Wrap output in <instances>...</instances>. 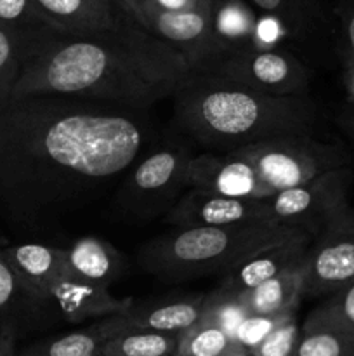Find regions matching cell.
Segmentation results:
<instances>
[{
	"label": "cell",
	"instance_id": "37",
	"mask_svg": "<svg viewBox=\"0 0 354 356\" xmlns=\"http://www.w3.org/2000/svg\"><path fill=\"white\" fill-rule=\"evenodd\" d=\"M224 356H252V353H250V351H246V350H243V348L236 346V344H235V348H233L231 351H228V353H226Z\"/></svg>",
	"mask_w": 354,
	"mask_h": 356
},
{
	"label": "cell",
	"instance_id": "6",
	"mask_svg": "<svg viewBox=\"0 0 354 356\" xmlns=\"http://www.w3.org/2000/svg\"><path fill=\"white\" fill-rule=\"evenodd\" d=\"M193 156L189 148L180 145L146 153L118 184L115 209L137 221L165 218L186 193V172Z\"/></svg>",
	"mask_w": 354,
	"mask_h": 356
},
{
	"label": "cell",
	"instance_id": "40",
	"mask_svg": "<svg viewBox=\"0 0 354 356\" xmlns=\"http://www.w3.org/2000/svg\"><path fill=\"white\" fill-rule=\"evenodd\" d=\"M174 356H180V355H174Z\"/></svg>",
	"mask_w": 354,
	"mask_h": 356
},
{
	"label": "cell",
	"instance_id": "21",
	"mask_svg": "<svg viewBox=\"0 0 354 356\" xmlns=\"http://www.w3.org/2000/svg\"><path fill=\"white\" fill-rule=\"evenodd\" d=\"M212 28L221 56L245 51V49H255V19L252 13L236 0L221 3L215 0Z\"/></svg>",
	"mask_w": 354,
	"mask_h": 356
},
{
	"label": "cell",
	"instance_id": "25",
	"mask_svg": "<svg viewBox=\"0 0 354 356\" xmlns=\"http://www.w3.org/2000/svg\"><path fill=\"white\" fill-rule=\"evenodd\" d=\"M248 316L250 313L242 296L231 294V292L224 291L221 287L205 294L201 320L224 330L231 339L235 336L236 329Z\"/></svg>",
	"mask_w": 354,
	"mask_h": 356
},
{
	"label": "cell",
	"instance_id": "14",
	"mask_svg": "<svg viewBox=\"0 0 354 356\" xmlns=\"http://www.w3.org/2000/svg\"><path fill=\"white\" fill-rule=\"evenodd\" d=\"M311 243V236L297 229L285 238L260 247L259 250L248 254L231 270L226 271L219 287L236 296L245 294L301 261Z\"/></svg>",
	"mask_w": 354,
	"mask_h": 356
},
{
	"label": "cell",
	"instance_id": "11",
	"mask_svg": "<svg viewBox=\"0 0 354 356\" xmlns=\"http://www.w3.org/2000/svg\"><path fill=\"white\" fill-rule=\"evenodd\" d=\"M304 270V294L309 298H328L354 282V209L347 207L312 240Z\"/></svg>",
	"mask_w": 354,
	"mask_h": 356
},
{
	"label": "cell",
	"instance_id": "27",
	"mask_svg": "<svg viewBox=\"0 0 354 356\" xmlns=\"http://www.w3.org/2000/svg\"><path fill=\"white\" fill-rule=\"evenodd\" d=\"M24 42L14 31L0 26V115L10 103L21 73Z\"/></svg>",
	"mask_w": 354,
	"mask_h": 356
},
{
	"label": "cell",
	"instance_id": "18",
	"mask_svg": "<svg viewBox=\"0 0 354 356\" xmlns=\"http://www.w3.org/2000/svg\"><path fill=\"white\" fill-rule=\"evenodd\" d=\"M51 322L0 249V327H14L19 337L21 332L38 329Z\"/></svg>",
	"mask_w": 354,
	"mask_h": 356
},
{
	"label": "cell",
	"instance_id": "32",
	"mask_svg": "<svg viewBox=\"0 0 354 356\" xmlns=\"http://www.w3.org/2000/svg\"><path fill=\"white\" fill-rule=\"evenodd\" d=\"M340 30H342V58L354 61V0H346L339 9Z\"/></svg>",
	"mask_w": 354,
	"mask_h": 356
},
{
	"label": "cell",
	"instance_id": "29",
	"mask_svg": "<svg viewBox=\"0 0 354 356\" xmlns=\"http://www.w3.org/2000/svg\"><path fill=\"white\" fill-rule=\"evenodd\" d=\"M309 315L319 322L354 334V282L330 294Z\"/></svg>",
	"mask_w": 354,
	"mask_h": 356
},
{
	"label": "cell",
	"instance_id": "8",
	"mask_svg": "<svg viewBox=\"0 0 354 356\" xmlns=\"http://www.w3.org/2000/svg\"><path fill=\"white\" fill-rule=\"evenodd\" d=\"M354 172L351 167L332 170L302 186L290 188L267 198V211L274 226L294 228L318 238L326 226L347 207Z\"/></svg>",
	"mask_w": 354,
	"mask_h": 356
},
{
	"label": "cell",
	"instance_id": "36",
	"mask_svg": "<svg viewBox=\"0 0 354 356\" xmlns=\"http://www.w3.org/2000/svg\"><path fill=\"white\" fill-rule=\"evenodd\" d=\"M337 122H339L340 129L346 132L347 138H349L351 143L354 145V110L349 106V104H346V106L342 108V111L339 113Z\"/></svg>",
	"mask_w": 354,
	"mask_h": 356
},
{
	"label": "cell",
	"instance_id": "33",
	"mask_svg": "<svg viewBox=\"0 0 354 356\" xmlns=\"http://www.w3.org/2000/svg\"><path fill=\"white\" fill-rule=\"evenodd\" d=\"M17 332L14 327H0V356H16L17 355Z\"/></svg>",
	"mask_w": 354,
	"mask_h": 356
},
{
	"label": "cell",
	"instance_id": "35",
	"mask_svg": "<svg viewBox=\"0 0 354 356\" xmlns=\"http://www.w3.org/2000/svg\"><path fill=\"white\" fill-rule=\"evenodd\" d=\"M151 2L167 10H189L200 6L205 0H151Z\"/></svg>",
	"mask_w": 354,
	"mask_h": 356
},
{
	"label": "cell",
	"instance_id": "20",
	"mask_svg": "<svg viewBox=\"0 0 354 356\" xmlns=\"http://www.w3.org/2000/svg\"><path fill=\"white\" fill-rule=\"evenodd\" d=\"M120 334V320L113 315L85 329L37 341L17 351L16 356H99L101 348Z\"/></svg>",
	"mask_w": 354,
	"mask_h": 356
},
{
	"label": "cell",
	"instance_id": "2",
	"mask_svg": "<svg viewBox=\"0 0 354 356\" xmlns=\"http://www.w3.org/2000/svg\"><path fill=\"white\" fill-rule=\"evenodd\" d=\"M191 73L183 54L130 16L83 37L59 35L23 56L12 97L54 94L148 111L174 97Z\"/></svg>",
	"mask_w": 354,
	"mask_h": 356
},
{
	"label": "cell",
	"instance_id": "19",
	"mask_svg": "<svg viewBox=\"0 0 354 356\" xmlns=\"http://www.w3.org/2000/svg\"><path fill=\"white\" fill-rule=\"evenodd\" d=\"M305 257V256H304ZM304 257L259 287L242 294L250 315H278L297 312L304 294Z\"/></svg>",
	"mask_w": 354,
	"mask_h": 356
},
{
	"label": "cell",
	"instance_id": "30",
	"mask_svg": "<svg viewBox=\"0 0 354 356\" xmlns=\"http://www.w3.org/2000/svg\"><path fill=\"white\" fill-rule=\"evenodd\" d=\"M294 315H297V312L278 313V315H250L236 329L233 343L252 353L266 337H269L278 327L283 325Z\"/></svg>",
	"mask_w": 354,
	"mask_h": 356
},
{
	"label": "cell",
	"instance_id": "12",
	"mask_svg": "<svg viewBox=\"0 0 354 356\" xmlns=\"http://www.w3.org/2000/svg\"><path fill=\"white\" fill-rule=\"evenodd\" d=\"M163 221L177 229L243 225L274 226L266 200H242L201 190H186L179 202L167 212Z\"/></svg>",
	"mask_w": 354,
	"mask_h": 356
},
{
	"label": "cell",
	"instance_id": "3",
	"mask_svg": "<svg viewBox=\"0 0 354 356\" xmlns=\"http://www.w3.org/2000/svg\"><path fill=\"white\" fill-rule=\"evenodd\" d=\"M172 99L174 124L214 153L287 136H312L318 122L309 94L266 96L207 73L191 72Z\"/></svg>",
	"mask_w": 354,
	"mask_h": 356
},
{
	"label": "cell",
	"instance_id": "15",
	"mask_svg": "<svg viewBox=\"0 0 354 356\" xmlns=\"http://www.w3.org/2000/svg\"><path fill=\"white\" fill-rule=\"evenodd\" d=\"M203 294L187 298L160 299L132 305L118 315L124 332H160L180 336L196 325L203 316Z\"/></svg>",
	"mask_w": 354,
	"mask_h": 356
},
{
	"label": "cell",
	"instance_id": "23",
	"mask_svg": "<svg viewBox=\"0 0 354 356\" xmlns=\"http://www.w3.org/2000/svg\"><path fill=\"white\" fill-rule=\"evenodd\" d=\"M179 337L160 332H124L108 341L99 356H174Z\"/></svg>",
	"mask_w": 354,
	"mask_h": 356
},
{
	"label": "cell",
	"instance_id": "10",
	"mask_svg": "<svg viewBox=\"0 0 354 356\" xmlns=\"http://www.w3.org/2000/svg\"><path fill=\"white\" fill-rule=\"evenodd\" d=\"M214 3L205 0L189 10H167L142 0L134 19L186 59L193 73H205L221 56L214 38Z\"/></svg>",
	"mask_w": 354,
	"mask_h": 356
},
{
	"label": "cell",
	"instance_id": "9",
	"mask_svg": "<svg viewBox=\"0 0 354 356\" xmlns=\"http://www.w3.org/2000/svg\"><path fill=\"white\" fill-rule=\"evenodd\" d=\"M207 75L235 82L266 96H305L311 72L290 52L280 49H245L221 56Z\"/></svg>",
	"mask_w": 354,
	"mask_h": 356
},
{
	"label": "cell",
	"instance_id": "26",
	"mask_svg": "<svg viewBox=\"0 0 354 356\" xmlns=\"http://www.w3.org/2000/svg\"><path fill=\"white\" fill-rule=\"evenodd\" d=\"M235 348L231 337L212 323L200 322L180 334L177 351L180 356H224Z\"/></svg>",
	"mask_w": 354,
	"mask_h": 356
},
{
	"label": "cell",
	"instance_id": "22",
	"mask_svg": "<svg viewBox=\"0 0 354 356\" xmlns=\"http://www.w3.org/2000/svg\"><path fill=\"white\" fill-rule=\"evenodd\" d=\"M294 356H354V334L307 315Z\"/></svg>",
	"mask_w": 354,
	"mask_h": 356
},
{
	"label": "cell",
	"instance_id": "34",
	"mask_svg": "<svg viewBox=\"0 0 354 356\" xmlns=\"http://www.w3.org/2000/svg\"><path fill=\"white\" fill-rule=\"evenodd\" d=\"M342 75L347 90V104L354 110V61L342 58Z\"/></svg>",
	"mask_w": 354,
	"mask_h": 356
},
{
	"label": "cell",
	"instance_id": "4",
	"mask_svg": "<svg viewBox=\"0 0 354 356\" xmlns=\"http://www.w3.org/2000/svg\"><path fill=\"white\" fill-rule=\"evenodd\" d=\"M294 232L297 229L264 225L176 228L146 242L137 261L142 270L163 282L222 277L243 257Z\"/></svg>",
	"mask_w": 354,
	"mask_h": 356
},
{
	"label": "cell",
	"instance_id": "7",
	"mask_svg": "<svg viewBox=\"0 0 354 356\" xmlns=\"http://www.w3.org/2000/svg\"><path fill=\"white\" fill-rule=\"evenodd\" d=\"M248 160L262 183L274 193L302 186L332 170L351 167L346 149L314 136H287L235 149Z\"/></svg>",
	"mask_w": 354,
	"mask_h": 356
},
{
	"label": "cell",
	"instance_id": "24",
	"mask_svg": "<svg viewBox=\"0 0 354 356\" xmlns=\"http://www.w3.org/2000/svg\"><path fill=\"white\" fill-rule=\"evenodd\" d=\"M0 26L14 31L24 42V52L52 33L31 0H0Z\"/></svg>",
	"mask_w": 354,
	"mask_h": 356
},
{
	"label": "cell",
	"instance_id": "1",
	"mask_svg": "<svg viewBox=\"0 0 354 356\" xmlns=\"http://www.w3.org/2000/svg\"><path fill=\"white\" fill-rule=\"evenodd\" d=\"M146 111L54 94L12 97L0 115V212L40 228L121 183L146 155Z\"/></svg>",
	"mask_w": 354,
	"mask_h": 356
},
{
	"label": "cell",
	"instance_id": "28",
	"mask_svg": "<svg viewBox=\"0 0 354 356\" xmlns=\"http://www.w3.org/2000/svg\"><path fill=\"white\" fill-rule=\"evenodd\" d=\"M260 10L276 17L278 23L283 24L287 35L301 37L312 24L314 17L318 16L316 7L307 6L301 0H252Z\"/></svg>",
	"mask_w": 354,
	"mask_h": 356
},
{
	"label": "cell",
	"instance_id": "17",
	"mask_svg": "<svg viewBox=\"0 0 354 356\" xmlns=\"http://www.w3.org/2000/svg\"><path fill=\"white\" fill-rule=\"evenodd\" d=\"M65 250L71 270L89 284L101 289H110L124 277L127 261L110 242L97 236H80Z\"/></svg>",
	"mask_w": 354,
	"mask_h": 356
},
{
	"label": "cell",
	"instance_id": "16",
	"mask_svg": "<svg viewBox=\"0 0 354 356\" xmlns=\"http://www.w3.org/2000/svg\"><path fill=\"white\" fill-rule=\"evenodd\" d=\"M44 23L59 35L83 37L115 26L118 16L99 0H31Z\"/></svg>",
	"mask_w": 354,
	"mask_h": 356
},
{
	"label": "cell",
	"instance_id": "5",
	"mask_svg": "<svg viewBox=\"0 0 354 356\" xmlns=\"http://www.w3.org/2000/svg\"><path fill=\"white\" fill-rule=\"evenodd\" d=\"M3 257L44 308L52 322L83 323L125 313L134 299H117L97 285L89 284L71 270L61 247L24 242L9 243Z\"/></svg>",
	"mask_w": 354,
	"mask_h": 356
},
{
	"label": "cell",
	"instance_id": "38",
	"mask_svg": "<svg viewBox=\"0 0 354 356\" xmlns=\"http://www.w3.org/2000/svg\"><path fill=\"white\" fill-rule=\"evenodd\" d=\"M142 0H127V6H128V10H130V16L132 19L135 17V13H137V7L139 3H141Z\"/></svg>",
	"mask_w": 354,
	"mask_h": 356
},
{
	"label": "cell",
	"instance_id": "13",
	"mask_svg": "<svg viewBox=\"0 0 354 356\" xmlns=\"http://www.w3.org/2000/svg\"><path fill=\"white\" fill-rule=\"evenodd\" d=\"M187 190H201L242 200H267L274 195L238 153L205 152L194 155L186 172Z\"/></svg>",
	"mask_w": 354,
	"mask_h": 356
},
{
	"label": "cell",
	"instance_id": "39",
	"mask_svg": "<svg viewBox=\"0 0 354 356\" xmlns=\"http://www.w3.org/2000/svg\"><path fill=\"white\" fill-rule=\"evenodd\" d=\"M6 245H9V242H7L6 236H3L2 233H0V249H3V247H6Z\"/></svg>",
	"mask_w": 354,
	"mask_h": 356
},
{
	"label": "cell",
	"instance_id": "31",
	"mask_svg": "<svg viewBox=\"0 0 354 356\" xmlns=\"http://www.w3.org/2000/svg\"><path fill=\"white\" fill-rule=\"evenodd\" d=\"M298 339H301V325L297 315H294L283 325L278 327L269 337H266L252 351V356H294Z\"/></svg>",
	"mask_w": 354,
	"mask_h": 356
}]
</instances>
